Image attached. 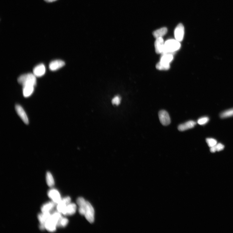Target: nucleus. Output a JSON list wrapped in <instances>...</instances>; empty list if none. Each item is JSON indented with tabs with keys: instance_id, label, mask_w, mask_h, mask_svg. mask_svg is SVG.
I'll return each mask as SVG.
<instances>
[{
	"instance_id": "393cba45",
	"label": "nucleus",
	"mask_w": 233,
	"mask_h": 233,
	"mask_svg": "<svg viewBox=\"0 0 233 233\" xmlns=\"http://www.w3.org/2000/svg\"><path fill=\"white\" fill-rule=\"evenodd\" d=\"M69 222L68 220L66 218H62L60 222L58 227H63L66 226Z\"/></svg>"
},
{
	"instance_id": "f3484780",
	"label": "nucleus",
	"mask_w": 233,
	"mask_h": 233,
	"mask_svg": "<svg viewBox=\"0 0 233 233\" xmlns=\"http://www.w3.org/2000/svg\"><path fill=\"white\" fill-rule=\"evenodd\" d=\"M173 59V54L170 53L163 54L160 59L161 62L166 64H170Z\"/></svg>"
},
{
	"instance_id": "f03ea898",
	"label": "nucleus",
	"mask_w": 233,
	"mask_h": 233,
	"mask_svg": "<svg viewBox=\"0 0 233 233\" xmlns=\"http://www.w3.org/2000/svg\"><path fill=\"white\" fill-rule=\"evenodd\" d=\"M36 77L33 74L28 73L19 76L17 81L22 87L29 85L35 86L37 83Z\"/></svg>"
},
{
	"instance_id": "6ab92c4d",
	"label": "nucleus",
	"mask_w": 233,
	"mask_h": 233,
	"mask_svg": "<svg viewBox=\"0 0 233 233\" xmlns=\"http://www.w3.org/2000/svg\"><path fill=\"white\" fill-rule=\"evenodd\" d=\"M76 206L73 203H70L67 207V215L72 216L74 215L76 210Z\"/></svg>"
},
{
	"instance_id": "a211bd4d",
	"label": "nucleus",
	"mask_w": 233,
	"mask_h": 233,
	"mask_svg": "<svg viewBox=\"0 0 233 233\" xmlns=\"http://www.w3.org/2000/svg\"><path fill=\"white\" fill-rule=\"evenodd\" d=\"M62 218V214L57 211L53 212L51 215V218L56 223L57 227Z\"/></svg>"
},
{
	"instance_id": "4468645a",
	"label": "nucleus",
	"mask_w": 233,
	"mask_h": 233,
	"mask_svg": "<svg viewBox=\"0 0 233 233\" xmlns=\"http://www.w3.org/2000/svg\"><path fill=\"white\" fill-rule=\"evenodd\" d=\"M55 203L51 202L46 203L41 207V211L42 213L50 212L55 206Z\"/></svg>"
},
{
	"instance_id": "20e7f679",
	"label": "nucleus",
	"mask_w": 233,
	"mask_h": 233,
	"mask_svg": "<svg viewBox=\"0 0 233 233\" xmlns=\"http://www.w3.org/2000/svg\"><path fill=\"white\" fill-rule=\"evenodd\" d=\"M159 117L160 122L164 126H167L171 123V119L168 112L161 110L159 112Z\"/></svg>"
},
{
	"instance_id": "a878e982",
	"label": "nucleus",
	"mask_w": 233,
	"mask_h": 233,
	"mask_svg": "<svg viewBox=\"0 0 233 233\" xmlns=\"http://www.w3.org/2000/svg\"><path fill=\"white\" fill-rule=\"evenodd\" d=\"M209 118L208 117H203L200 118L197 122L200 125H204L206 124L209 121Z\"/></svg>"
},
{
	"instance_id": "b1692460",
	"label": "nucleus",
	"mask_w": 233,
	"mask_h": 233,
	"mask_svg": "<svg viewBox=\"0 0 233 233\" xmlns=\"http://www.w3.org/2000/svg\"><path fill=\"white\" fill-rule=\"evenodd\" d=\"M206 142L208 146L211 148L217 144V141L213 138H208L206 139Z\"/></svg>"
},
{
	"instance_id": "423d86ee",
	"label": "nucleus",
	"mask_w": 233,
	"mask_h": 233,
	"mask_svg": "<svg viewBox=\"0 0 233 233\" xmlns=\"http://www.w3.org/2000/svg\"><path fill=\"white\" fill-rule=\"evenodd\" d=\"M175 37L177 41H181L184 38V28L182 23L178 24L176 27L174 32Z\"/></svg>"
},
{
	"instance_id": "9b49d317",
	"label": "nucleus",
	"mask_w": 233,
	"mask_h": 233,
	"mask_svg": "<svg viewBox=\"0 0 233 233\" xmlns=\"http://www.w3.org/2000/svg\"><path fill=\"white\" fill-rule=\"evenodd\" d=\"M196 122L193 121H189L179 125L178 129L180 131H184L194 128Z\"/></svg>"
},
{
	"instance_id": "aec40b11",
	"label": "nucleus",
	"mask_w": 233,
	"mask_h": 233,
	"mask_svg": "<svg viewBox=\"0 0 233 233\" xmlns=\"http://www.w3.org/2000/svg\"><path fill=\"white\" fill-rule=\"evenodd\" d=\"M46 181L48 186L52 187L55 184V181L51 173L49 172H48L46 176Z\"/></svg>"
},
{
	"instance_id": "7ed1b4c3",
	"label": "nucleus",
	"mask_w": 233,
	"mask_h": 233,
	"mask_svg": "<svg viewBox=\"0 0 233 233\" xmlns=\"http://www.w3.org/2000/svg\"><path fill=\"white\" fill-rule=\"evenodd\" d=\"M85 217L88 222L92 223L94 220V210L93 208L89 202L87 201L85 206Z\"/></svg>"
},
{
	"instance_id": "f8f14e48",
	"label": "nucleus",
	"mask_w": 233,
	"mask_h": 233,
	"mask_svg": "<svg viewBox=\"0 0 233 233\" xmlns=\"http://www.w3.org/2000/svg\"><path fill=\"white\" fill-rule=\"evenodd\" d=\"M45 226V228L47 231L50 232H53L56 231L57 226L56 223L51 218L46 221Z\"/></svg>"
},
{
	"instance_id": "cd10ccee",
	"label": "nucleus",
	"mask_w": 233,
	"mask_h": 233,
	"mask_svg": "<svg viewBox=\"0 0 233 233\" xmlns=\"http://www.w3.org/2000/svg\"><path fill=\"white\" fill-rule=\"evenodd\" d=\"M44 1L48 2H55L57 0H44Z\"/></svg>"
},
{
	"instance_id": "6e6552de",
	"label": "nucleus",
	"mask_w": 233,
	"mask_h": 233,
	"mask_svg": "<svg viewBox=\"0 0 233 233\" xmlns=\"http://www.w3.org/2000/svg\"><path fill=\"white\" fill-rule=\"evenodd\" d=\"M33 74L36 77H41L43 76L46 72L45 65L43 64H40L33 68Z\"/></svg>"
},
{
	"instance_id": "39448f33",
	"label": "nucleus",
	"mask_w": 233,
	"mask_h": 233,
	"mask_svg": "<svg viewBox=\"0 0 233 233\" xmlns=\"http://www.w3.org/2000/svg\"><path fill=\"white\" fill-rule=\"evenodd\" d=\"M48 195L52 201L57 204L62 200L60 193L55 189H52L48 192Z\"/></svg>"
},
{
	"instance_id": "1a4fd4ad",
	"label": "nucleus",
	"mask_w": 233,
	"mask_h": 233,
	"mask_svg": "<svg viewBox=\"0 0 233 233\" xmlns=\"http://www.w3.org/2000/svg\"><path fill=\"white\" fill-rule=\"evenodd\" d=\"M65 65V62L60 60L52 61L49 64V68L52 71H55L61 68Z\"/></svg>"
},
{
	"instance_id": "0eeeda50",
	"label": "nucleus",
	"mask_w": 233,
	"mask_h": 233,
	"mask_svg": "<svg viewBox=\"0 0 233 233\" xmlns=\"http://www.w3.org/2000/svg\"><path fill=\"white\" fill-rule=\"evenodd\" d=\"M15 110L18 115L22 121L25 124H28L29 123L27 116L22 107L19 105L17 104L15 106Z\"/></svg>"
},
{
	"instance_id": "dca6fc26",
	"label": "nucleus",
	"mask_w": 233,
	"mask_h": 233,
	"mask_svg": "<svg viewBox=\"0 0 233 233\" xmlns=\"http://www.w3.org/2000/svg\"><path fill=\"white\" fill-rule=\"evenodd\" d=\"M57 204V211L64 215V216H66L67 207L68 205L65 204L62 200Z\"/></svg>"
},
{
	"instance_id": "ddd939ff",
	"label": "nucleus",
	"mask_w": 233,
	"mask_h": 233,
	"mask_svg": "<svg viewBox=\"0 0 233 233\" xmlns=\"http://www.w3.org/2000/svg\"><path fill=\"white\" fill-rule=\"evenodd\" d=\"M35 86L33 85H26L23 86V94L24 97L28 98L33 94Z\"/></svg>"
},
{
	"instance_id": "4be33fe9",
	"label": "nucleus",
	"mask_w": 233,
	"mask_h": 233,
	"mask_svg": "<svg viewBox=\"0 0 233 233\" xmlns=\"http://www.w3.org/2000/svg\"><path fill=\"white\" fill-rule=\"evenodd\" d=\"M156 68L160 70H168L170 68V64H166L160 62L158 63L156 66Z\"/></svg>"
},
{
	"instance_id": "412c9836",
	"label": "nucleus",
	"mask_w": 233,
	"mask_h": 233,
	"mask_svg": "<svg viewBox=\"0 0 233 233\" xmlns=\"http://www.w3.org/2000/svg\"><path fill=\"white\" fill-rule=\"evenodd\" d=\"M224 148V146L221 143H219L216 145L211 147L210 151L214 153L216 151L219 152L223 150Z\"/></svg>"
},
{
	"instance_id": "9d476101",
	"label": "nucleus",
	"mask_w": 233,
	"mask_h": 233,
	"mask_svg": "<svg viewBox=\"0 0 233 233\" xmlns=\"http://www.w3.org/2000/svg\"><path fill=\"white\" fill-rule=\"evenodd\" d=\"M165 43L162 37L156 39L154 43L155 51L158 54L162 53L164 49Z\"/></svg>"
},
{
	"instance_id": "5701e85b",
	"label": "nucleus",
	"mask_w": 233,
	"mask_h": 233,
	"mask_svg": "<svg viewBox=\"0 0 233 233\" xmlns=\"http://www.w3.org/2000/svg\"><path fill=\"white\" fill-rule=\"evenodd\" d=\"M233 116V109H231L221 113L220 117L222 118H226Z\"/></svg>"
},
{
	"instance_id": "f257e3e1",
	"label": "nucleus",
	"mask_w": 233,
	"mask_h": 233,
	"mask_svg": "<svg viewBox=\"0 0 233 233\" xmlns=\"http://www.w3.org/2000/svg\"><path fill=\"white\" fill-rule=\"evenodd\" d=\"M181 47V45L180 42L176 40L171 39L167 40L165 43L162 55L167 53L173 54L174 52L180 49Z\"/></svg>"
},
{
	"instance_id": "bb28decb",
	"label": "nucleus",
	"mask_w": 233,
	"mask_h": 233,
	"mask_svg": "<svg viewBox=\"0 0 233 233\" xmlns=\"http://www.w3.org/2000/svg\"><path fill=\"white\" fill-rule=\"evenodd\" d=\"M121 102V99L119 96H116L113 98L112 101V103L113 104L116 105H118L120 104Z\"/></svg>"
},
{
	"instance_id": "2eb2a0df",
	"label": "nucleus",
	"mask_w": 233,
	"mask_h": 233,
	"mask_svg": "<svg viewBox=\"0 0 233 233\" xmlns=\"http://www.w3.org/2000/svg\"><path fill=\"white\" fill-rule=\"evenodd\" d=\"M168 32V29L166 27H163L157 30L153 33V37L155 38L162 37Z\"/></svg>"
}]
</instances>
